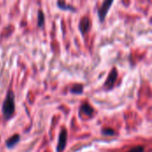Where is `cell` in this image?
Returning a JSON list of instances; mask_svg holds the SVG:
<instances>
[{"label":"cell","instance_id":"cell-1","mask_svg":"<svg viewBox=\"0 0 152 152\" xmlns=\"http://www.w3.org/2000/svg\"><path fill=\"white\" fill-rule=\"evenodd\" d=\"M14 94L12 90H9L7 92L6 98L3 103L2 106V113L5 119H9L12 118L15 111V102H14Z\"/></svg>","mask_w":152,"mask_h":152},{"label":"cell","instance_id":"cell-2","mask_svg":"<svg viewBox=\"0 0 152 152\" xmlns=\"http://www.w3.org/2000/svg\"><path fill=\"white\" fill-rule=\"evenodd\" d=\"M114 0H104L102 4V5L99 7L97 12H98V17L101 20V22H103L107 14H108V12L109 10L110 9L112 4H113Z\"/></svg>","mask_w":152,"mask_h":152},{"label":"cell","instance_id":"cell-3","mask_svg":"<svg viewBox=\"0 0 152 152\" xmlns=\"http://www.w3.org/2000/svg\"><path fill=\"white\" fill-rule=\"evenodd\" d=\"M67 136H68V133L66 129L62 128L59 135V140H58V144H57V152H62L64 151L66 147V143H67Z\"/></svg>","mask_w":152,"mask_h":152},{"label":"cell","instance_id":"cell-4","mask_svg":"<svg viewBox=\"0 0 152 152\" xmlns=\"http://www.w3.org/2000/svg\"><path fill=\"white\" fill-rule=\"evenodd\" d=\"M78 28H79V31L81 32V34L83 36H85L87 32H89L90 28H91V20L88 17H83L78 24Z\"/></svg>","mask_w":152,"mask_h":152},{"label":"cell","instance_id":"cell-5","mask_svg":"<svg viewBox=\"0 0 152 152\" xmlns=\"http://www.w3.org/2000/svg\"><path fill=\"white\" fill-rule=\"evenodd\" d=\"M117 77H118V71L116 69H113L104 84V87H106L107 89H111L117 80Z\"/></svg>","mask_w":152,"mask_h":152},{"label":"cell","instance_id":"cell-6","mask_svg":"<svg viewBox=\"0 0 152 152\" xmlns=\"http://www.w3.org/2000/svg\"><path fill=\"white\" fill-rule=\"evenodd\" d=\"M79 111H80V114L82 113V114H85V115H86L88 117H92L94 115V110L88 103L82 104L81 107H80V110Z\"/></svg>","mask_w":152,"mask_h":152},{"label":"cell","instance_id":"cell-7","mask_svg":"<svg viewBox=\"0 0 152 152\" xmlns=\"http://www.w3.org/2000/svg\"><path fill=\"white\" fill-rule=\"evenodd\" d=\"M20 141V135L19 134H14L13 136H12L11 138H9L6 142H5V144H6V147L7 148H12L14 147Z\"/></svg>","mask_w":152,"mask_h":152},{"label":"cell","instance_id":"cell-8","mask_svg":"<svg viewBox=\"0 0 152 152\" xmlns=\"http://www.w3.org/2000/svg\"><path fill=\"white\" fill-rule=\"evenodd\" d=\"M57 5L60 9L61 10H64V11H71V12H74V11H77V9L75 7H73L72 5H69V4H67L63 0H58L57 1Z\"/></svg>","mask_w":152,"mask_h":152},{"label":"cell","instance_id":"cell-9","mask_svg":"<svg viewBox=\"0 0 152 152\" xmlns=\"http://www.w3.org/2000/svg\"><path fill=\"white\" fill-rule=\"evenodd\" d=\"M70 92L75 94H80L83 93V86L82 85H75L71 89Z\"/></svg>","mask_w":152,"mask_h":152},{"label":"cell","instance_id":"cell-10","mask_svg":"<svg viewBox=\"0 0 152 152\" xmlns=\"http://www.w3.org/2000/svg\"><path fill=\"white\" fill-rule=\"evenodd\" d=\"M45 24V14L43 13L42 11L38 12V21H37V25L38 27L42 28Z\"/></svg>","mask_w":152,"mask_h":152},{"label":"cell","instance_id":"cell-11","mask_svg":"<svg viewBox=\"0 0 152 152\" xmlns=\"http://www.w3.org/2000/svg\"><path fill=\"white\" fill-rule=\"evenodd\" d=\"M102 134H103L104 135H114V134H115V132H114L112 129L104 128V129L102 130Z\"/></svg>","mask_w":152,"mask_h":152},{"label":"cell","instance_id":"cell-12","mask_svg":"<svg viewBox=\"0 0 152 152\" xmlns=\"http://www.w3.org/2000/svg\"><path fill=\"white\" fill-rule=\"evenodd\" d=\"M128 152H144V147L143 146H136L130 150Z\"/></svg>","mask_w":152,"mask_h":152}]
</instances>
